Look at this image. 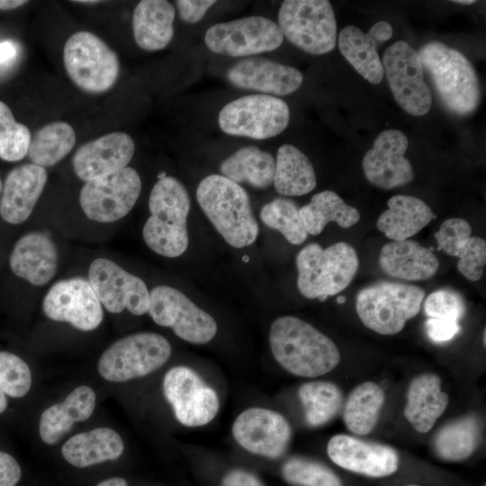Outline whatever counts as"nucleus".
I'll list each match as a JSON object with an SVG mask.
<instances>
[{
	"label": "nucleus",
	"mask_w": 486,
	"mask_h": 486,
	"mask_svg": "<svg viewBox=\"0 0 486 486\" xmlns=\"http://www.w3.org/2000/svg\"><path fill=\"white\" fill-rule=\"evenodd\" d=\"M271 352L290 374L316 378L333 371L340 362L337 345L311 324L294 316L273 321L269 332Z\"/></svg>",
	"instance_id": "f257e3e1"
},
{
	"label": "nucleus",
	"mask_w": 486,
	"mask_h": 486,
	"mask_svg": "<svg viewBox=\"0 0 486 486\" xmlns=\"http://www.w3.org/2000/svg\"><path fill=\"white\" fill-rule=\"evenodd\" d=\"M196 199L202 211L229 245L241 248L256 240L258 223L249 196L240 184L221 175H210L199 183Z\"/></svg>",
	"instance_id": "f03ea898"
},
{
	"label": "nucleus",
	"mask_w": 486,
	"mask_h": 486,
	"mask_svg": "<svg viewBox=\"0 0 486 486\" xmlns=\"http://www.w3.org/2000/svg\"><path fill=\"white\" fill-rule=\"evenodd\" d=\"M150 216L142 235L150 249L166 257L185 252L189 238L187 216L190 197L184 184L173 176H166L154 184L148 198Z\"/></svg>",
	"instance_id": "7ed1b4c3"
},
{
	"label": "nucleus",
	"mask_w": 486,
	"mask_h": 486,
	"mask_svg": "<svg viewBox=\"0 0 486 486\" xmlns=\"http://www.w3.org/2000/svg\"><path fill=\"white\" fill-rule=\"evenodd\" d=\"M418 54L447 110L459 116L475 112L481 90L469 59L456 49L437 40L423 45Z\"/></svg>",
	"instance_id": "20e7f679"
},
{
	"label": "nucleus",
	"mask_w": 486,
	"mask_h": 486,
	"mask_svg": "<svg viewBox=\"0 0 486 486\" xmlns=\"http://www.w3.org/2000/svg\"><path fill=\"white\" fill-rule=\"evenodd\" d=\"M295 263L300 293L320 301L345 290L359 267L357 253L346 242H337L325 248L310 243L297 254Z\"/></svg>",
	"instance_id": "39448f33"
},
{
	"label": "nucleus",
	"mask_w": 486,
	"mask_h": 486,
	"mask_svg": "<svg viewBox=\"0 0 486 486\" xmlns=\"http://www.w3.org/2000/svg\"><path fill=\"white\" fill-rule=\"evenodd\" d=\"M425 294L424 289L414 284L380 281L359 291L356 310L367 328L392 336L419 312Z\"/></svg>",
	"instance_id": "423d86ee"
},
{
	"label": "nucleus",
	"mask_w": 486,
	"mask_h": 486,
	"mask_svg": "<svg viewBox=\"0 0 486 486\" xmlns=\"http://www.w3.org/2000/svg\"><path fill=\"white\" fill-rule=\"evenodd\" d=\"M63 61L71 81L89 94L108 91L120 74V61L116 52L90 32H75L67 40Z\"/></svg>",
	"instance_id": "0eeeda50"
},
{
	"label": "nucleus",
	"mask_w": 486,
	"mask_h": 486,
	"mask_svg": "<svg viewBox=\"0 0 486 486\" xmlns=\"http://www.w3.org/2000/svg\"><path fill=\"white\" fill-rule=\"evenodd\" d=\"M277 24L284 37L307 53L322 55L336 47L337 22L329 1H284Z\"/></svg>",
	"instance_id": "6e6552de"
},
{
	"label": "nucleus",
	"mask_w": 486,
	"mask_h": 486,
	"mask_svg": "<svg viewBox=\"0 0 486 486\" xmlns=\"http://www.w3.org/2000/svg\"><path fill=\"white\" fill-rule=\"evenodd\" d=\"M171 351L168 340L158 333L132 334L117 340L102 354L98 371L109 382H126L160 368Z\"/></svg>",
	"instance_id": "1a4fd4ad"
},
{
	"label": "nucleus",
	"mask_w": 486,
	"mask_h": 486,
	"mask_svg": "<svg viewBox=\"0 0 486 486\" xmlns=\"http://www.w3.org/2000/svg\"><path fill=\"white\" fill-rule=\"evenodd\" d=\"M289 121L287 104L281 98L265 94L237 98L227 104L218 117L223 132L255 140L280 134L287 128Z\"/></svg>",
	"instance_id": "9d476101"
},
{
	"label": "nucleus",
	"mask_w": 486,
	"mask_h": 486,
	"mask_svg": "<svg viewBox=\"0 0 486 486\" xmlns=\"http://www.w3.org/2000/svg\"><path fill=\"white\" fill-rule=\"evenodd\" d=\"M148 312L156 324L171 328L178 338L190 343H208L218 330L208 312L171 286L158 285L149 292Z\"/></svg>",
	"instance_id": "9b49d317"
},
{
	"label": "nucleus",
	"mask_w": 486,
	"mask_h": 486,
	"mask_svg": "<svg viewBox=\"0 0 486 486\" xmlns=\"http://www.w3.org/2000/svg\"><path fill=\"white\" fill-rule=\"evenodd\" d=\"M283 41L284 35L278 24L263 16L216 23L204 35V42L211 51L235 58L273 51Z\"/></svg>",
	"instance_id": "f8f14e48"
},
{
	"label": "nucleus",
	"mask_w": 486,
	"mask_h": 486,
	"mask_svg": "<svg viewBox=\"0 0 486 486\" xmlns=\"http://www.w3.org/2000/svg\"><path fill=\"white\" fill-rule=\"evenodd\" d=\"M140 191L139 173L126 166L86 182L80 191L79 202L88 219L97 222H113L132 210Z\"/></svg>",
	"instance_id": "ddd939ff"
},
{
	"label": "nucleus",
	"mask_w": 486,
	"mask_h": 486,
	"mask_svg": "<svg viewBox=\"0 0 486 486\" xmlns=\"http://www.w3.org/2000/svg\"><path fill=\"white\" fill-rule=\"evenodd\" d=\"M382 65L398 104L414 116L428 113L432 94L424 80V68L418 52L408 42L398 40L385 50Z\"/></svg>",
	"instance_id": "4468645a"
},
{
	"label": "nucleus",
	"mask_w": 486,
	"mask_h": 486,
	"mask_svg": "<svg viewBox=\"0 0 486 486\" xmlns=\"http://www.w3.org/2000/svg\"><path fill=\"white\" fill-rule=\"evenodd\" d=\"M163 392L176 418L185 427L208 424L220 409L216 392L187 366H175L167 371L163 379Z\"/></svg>",
	"instance_id": "2eb2a0df"
},
{
	"label": "nucleus",
	"mask_w": 486,
	"mask_h": 486,
	"mask_svg": "<svg viewBox=\"0 0 486 486\" xmlns=\"http://www.w3.org/2000/svg\"><path fill=\"white\" fill-rule=\"evenodd\" d=\"M88 281L101 304L112 313L127 309L131 314L143 315L149 308V292L138 276L116 263L103 257L89 266Z\"/></svg>",
	"instance_id": "dca6fc26"
},
{
	"label": "nucleus",
	"mask_w": 486,
	"mask_h": 486,
	"mask_svg": "<svg viewBox=\"0 0 486 486\" xmlns=\"http://www.w3.org/2000/svg\"><path fill=\"white\" fill-rule=\"evenodd\" d=\"M45 315L68 322L77 329L90 331L102 322V304L89 281L75 277L54 284L44 297Z\"/></svg>",
	"instance_id": "f3484780"
},
{
	"label": "nucleus",
	"mask_w": 486,
	"mask_h": 486,
	"mask_svg": "<svg viewBox=\"0 0 486 486\" xmlns=\"http://www.w3.org/2000/svg\"><path fill=\"white\" fill-rule=\"evenodd\" d=\"M232 435L247 451L268 458H279L286 451L292 436L288 420L280 413L265 408H249L234 420Z\"/></svg>",
	"instance_id": "a211bd4d"
},
{
	"label": "nucleus",
	"mask_w": 486,
	"mask_h": 486,
	"mask_svg": "<svg viewBox=\"0 0 486 486\" xmlns=\"http://www.w3.org/2000/svg\"><path fill=\"white\" fill-rule=\"evenodd\" d=\"M408 145V138L400 130L391 129L381 132L363 158L366 179L385 190L410 183L414 171L410 161L404 157Z\"/></svg>",
	"instance_id": "6ab92c4d"
},
{
	"label": "nucleus",
	"mask_w": 486,
	"mask_h": 486,
	"mask_svg": "<svg viewBox=\"0 0 486 486\" xmlns=\"http://www.w3.org/2000/svg\"><path fill=\"white\" fill-rule=\"evenodd\" d=\"M327 454L338 466L373 478L390 476L399 467V455L392 447L346 434L329 439Z\"/></svg>",
	"instance_id": "aec40b11"
},
{
	"label": "nucleus",
	"mask_w": 486,
	"mask_h": 486,
	"mask_svg": "<svg viewBox=\"0 0 486 486\" xmlns=\"http://www.w3.org/2000/svg\"><path fill=\"white\" fill-rule=\"evenodd\" d=\"M134 151L135 143L129 134L110 132L79 147L72 165L77 177L88 182L126 167Z\"/></svg>",
	"instance_id": "412c9836"
},
{
	"label": "nucleus",
	"mask_w": 486,
	"mask_h": 486,
	"mask_svg": "<svg viewBox=\"0 0 486 486\" xmlns=\"http://www.w3.org/2000/svg\"><path fill=\"white\" fill-rule=\"evenodd\" d=\"M227 77L238 88L274 96L295 92L303 81V76L297 68L257 57L247 58L235 63L228 70Z\"/></svg>",
	"instance_id": "4be33fe9"
},
{
	"label": "nucleus",
	"mask_w": 486,
	"mask_h": 486,
	"mask_svg": "<svg viewBox=\"0 0 486 486\" xmlns=\"http://www.w3.org/2000/svg\"><path fill=\"white\" fill-rule=\"evenodd\" d=\"M392 36V27L386 21L377 22L366 33L355 25H347L338 34V48L365 80L379 84L384 71L377 49Z\"/></svg>",
	"instance_id": "5701e85b"
},
{
	"label": "nucleus",
	"mask_w": 486,
	"mask_h": 486,
	"mask_svg": "<svg viewBox=\"0 0 486 486\" xmlns=\"http://www.w3.org/2000/svg\"><path fill=\"white\" fill-rule=\"evenodd\" d=\"M44 167L32 163L20 165L5 177L0 198V216L11 224L25 221L32 212L45 184Z\"/></svg>",
	"instance_id": "b1692460"
},
{
	"label": "nucleus",
	"mask_w": 486,
	"mask_h": 486,
	"mask_svg": "<svg viewBox=\"0 0 486 486\" xmlns=\"http://www.w3.org/2000/svg\"><path fill=\"white\" fill-rule=\"evenodd\" d=\"M58 259V249L51 238L47 233L33 231L17 240L9 264L14 274L40 286L54 277Z\"/></svg>",
	"instance_id": "393cba45"
},
{
	"label": "nucleus",
	"mask_w": 486,
	"mask_h": 486,
	"mask_svg": "<svg viewBox=\"0 0 486 486\" xmlns=\"http://www.w3.org/2000/svg\"><path fill=\"white\" fill-rule=\"evenodd\" d=\"M379 265L391 277L424 281L435 275L439 261L431 248L415 240L405 239L385 244L380 251Z\"/></svg>",
	"instance_id": "a878e982"
},
{
	"label": "nucleus",
	"mask_w": 486,
	"mask_h": 486,
	"mask_svg": "<svg viewBox=\"0 0 486 486\" xmlns=\"http://www.w3.org/2000/svg\"><path fill=\"white\" fill-rule=\"evenodd\" d=\"M449 403L447 393L441 388L440 377L432 373L415 376L409 384L403 414L418 433L432 429Z\"/></svg>",
	"instance_id": "bb28decb"
},
{
	"label": "nucleus",
	"mask_w": 486,
	"mask_h": 486,
	"mask_svg": "<svg viewBox=\"0 0 486 486\" xmlns=\"http://www.w3.org/2000/svg\"><path fill=\"white\" fill-rule=\"evenodd\" d=\"M96 396L92 388L82 385L74 389L60 403L46 409L39 424L41 440L56 444L73 427L74 423L87 419L95 407Z\"/></svg>",
	"instance_id": "cd10ccee"
},
{
	"label": "nucleus",
	"mask_w": 486,
	"mask_h": 486,
	"mask_svg": "<svg viewBox=\"0 0 486 486\" xmlns=\"http://www.w3.org/2000/svg\"><path fill=\"white\" fill-rule=\"evenodd\" d=\"M174 5L166 0H142L132 15V31L137 45L147 51L166 48L174 34Z\"/></svg>",
	"instance_id": "c85d7f7f"
},
{
	"label": "nucleus",
	"mask_w": 486,
	"mask_h": 486,
	"mask_svg": "<svg viewBox=\"0 0 486 486\" xmlns=\"http://www.w3.org/2000/svg\"><path fill=\"white\" fill-rule=\"evenodd\" d=\"M388 209L379 216L376 227L389 239H409L425 228L436 216L421 199L397 194L391 197Z\"/></svg>",
	"instance_id": "c756f323"
},
{
	"label": "nucleus",
	"mask_w": 486,
	"mask_h": 486,
	"mask_svg": "<svg viewBox=\"0 0 486 486\" xmlns=\"http://www.w3.org/2000/svg\"><path fill=\"white\" fill-rule=\"evenodd\" d=\"M123 449L124 443L116 431L97 428L68 438L61 447V454L71 465L85 468L115 460Z\"/></svg>",
	"instance_id": "7c9ffc66"
},
{
	"label": "nucleus",
	"mask_w": 486,
	"mask_h": 486,
	"mask_svg": "<svg viewBox=\"0 0 486 486\" xmlns=\"http://www.w3.org/2000/svg\"><path fill=\"white\" fill-rule=\"evenodd\" d=\"M316 184V174L308 157L292 145H282L275 158V191L283 196H302L311 192Z\"/></svg>",
	"instance_id": "2f4dec72"
},
{
	"label": "nucleus",
	"mask_w": 486,
	"mask_h": 486,
	"mask_svg": "<svg viewBox=\"0 0 486 486\" xmlns=\"http://www.w3.org/2000/svg\"><path fill=\"white\" fill-rule=\"evenodd\" d=\"M275 159L257 147L238 149L220 166L221 176L237 183H246L255 188L265 189L274 182Z\"/></svg>",
	"instance_id": "473e14b6"
},
{
	"label": "nucleus",
	"mask_w": 486,
	"mask_h": 486,
	"mask_svg": "<svg viewBox=\"0 0 486 486\" xmlns=\"http://www.w3.org/2000/svg\"><path fill=\"white\" fill-rule=\"evenodd\" d=\"M385 401V392L378 383L366 381L356 385L343 405V421L356 436H367L377 425Z\"/></svg>",
	"instance_id": "72a5a7b5"
},
{
	"label": "nucleus",
	"mask_w": 486,
	"mask_h": 486,
	"mask_svg": "<svg viewBox=\"0 0 486 486\" xmlns=\"http://www.w3.org/2000/svg\"><path fill=\"white\" fill-rule=\"evenodd\" d=\"M300 214L307 233L313 236L320 235L329 222L348 229L360 220L358 210L330 190L314 194L310 202L300 209Z\"/></svg>",
	"instance_id": "f704fd0d"
},
{
	"label": "nucleus",
	"mask_w": 486,
	"mask_h": 486,
	"mask_svg": "<svg viewBox=\"0 0 486 486\" xmlns=\"http://www.w3.org/2000/svg\"><path fill=\"white\" fill-rule=\"evenodd\" d=\"M481 425L475 416L467 415L444 425L436 434L433 447L439 458L460 462L469 458L481 440Z\"/></svg>",
	"instance_id": "c9c22d12"
},
{
	"label": "nucleus",
	"mask_w": 486,
	"mask_h": 486,
	"mask_svg": "<svg viewBox=\"0 0 486 486\" xmlns=\"http://www.w3.org/2000/svg\"><path fill=\"white\" fill-rule=\"evenodd\" d=\"M76 133L65 122H52L40 128L31 138L27 156L32 164L41 167L56 165L76 144Z\"/></svg>",
	"instance_id": "e433bc0d"
},
{
	"label": "nucleus",
	"mask_w": 486,
	"mask_h": 486,
	"mask_svg": "<svg viewBox=\"0 0 486 486\" xmlns=\"http://www.w3.org/2000/svg\"><path fill=\"white\" fill-rule=\"evenodd\" d=\"M307 424L321 427L331 421L342 410L344 397L340 388L328 381L304 382L298 389Z\"/></svg>",
	"instance_id": "4c0bfd02"
},
{
	"label": "nucleus",
	"mask_w": 486,
	"mask_h": 486,
	"mask_svg": "<svg viewBox=\"0 0 486 486\" xmlns=\"http://www.w3.org/2000/svg\"><path fill=\"white\" fill-rule=\"evenodd\" d=\"M260 219L267 227L279 231L291 244L300 245L307 238L300 209L289 199L276 198L266 203L260 211Z\"/></svg>",
	"instance_id": "58836bf2"
},
{
	"label": "nucleus",
	"mask_w": 486,
	"mask_h": 486,
	"mask_svg": "<svg viewBox=\"0 0 486 486\" xmlns=\"http://www.w3.org/2000/svg\"><path fill=\"white\" fill-rule=\"evenodd\" d=\"M31 386L32 373L28 364L16 355L0 351V414L6 410V396L23 397Z\"/></svg>",
	"instance_id": "ea45409f"
},
{
	"label": "nucleus",
	"mask_w": 486,
	"mask_h": 486,
	"mask_svg": "<svg viewBox=\"0 0 486 486\" xmlns=\"http://www.w3.org/2000/svg\"><path fill=\"white\" fill-rule=\"evenodd\" d=\"M31 132L27 126L17 122L11 109L0 101V158L15 162L28 153Z\"/></svg>",
	"instance_id": "a19ab883"
},
{
	"label": "nucleus",
	"mask_w": 486,
	"mask_h": 486,
	"mask_svg": "<svg viewBox=\"0 0 486 486\" xmlns=\"http://www.w3.org/2000/svg\"><path fill=\"white\" fill-rule=\"evenodd\" d=\"M282 475L294 486H343L338 476L326 465L302 457H292L282 467Z\"/></svg>",
	"instance_id": "79ce46f5"
},
{
	"label": "nucleus",
	"mask_w": 486,
	"mask_h": 486,
	"mask_svg": "<svg viewBox=\"0 0 486 486\" xmlns=\"http://www.w3.org/2000/svg\"><path fill=\"white\" fill-rule=\"evenodd\" d=\"M424 311L428 318L458 321L464 316L466 304L463 296L449 288L438 289L425 300Z\"/></svg>",
	"instance_id": "37998d69"
},
{
	"label": "nucleus",
	"mask_w": 486,
	"mask_h": 486,
	"mask_svg": "<svg viewBox=\"0 0 486 486\" xmlns=\"http://www.w3.org/2000/svg\"><path fill=\"white\" fill-rule=\"evenodd\" d=\"M457 257L459 272L470 281L480 280L486 263V241L480 237H470Z\"/></svg>",
	"instance_id": "c03bdc74"
},
{
	"label": "nucleus",
	"mask_w": 486,
	"mask_h": 486,
	"mask_svg": "<svg viewBox=\"0 0 486 486\" xmlns=\"http://www.w3.org/2000/svg\"><path fill=\"white\" fill-rule=\"evenodd\" d=\"M472 234L470 223L461 218H450L442 222L435 233L438 249L451 256H457L459 251Z\"/></svg>",
	"instance_id": "a18cd8bd"
},
{
	"label": "nucleus",
	"mask_w": 486,
	"mask_h": 486,
	"mask_svg": "<svg viewBox=\"0 0 486 486\" xmlns=\"http://www.w3.org/2000/svg\"><path fill=\"white\" fill-rule=\"evenodd\" d=\"M458 321L428 318L425 321L428 337L436 343L447 342L453 339L460 331Z\"/></svg>",
	"instance_id": "49530a36"
},
{
	"label": "nucleus",
	"mask_w": 486,
	"mask_h": 486,
	"mask_svg": "<svg viewBox=\"0 0 486 486\" xmlns=\"http://www.w3.org/2000/svg\"><path fill=\"white\" fill-rule=\"evenodd\" d=\"M181 19L188 23L200 22L208 9L216 4L213 0H178L176 1Z\"/></svg>",
	"instance_id": "de8ad7c7"
},
{
	"label": "nucleus",
	"mask_w": 486,
	"mask_h": 486,
	"mask_svg": "<svg viewBox=\"0 0 486 486\" xmlns=\"http://www.w3.org/2000/svg\"><path fill=\"white\" fill-rule=\"evenodd\" d=\"M21 474L17 461L11 454L0 451V486H14Z\"/></svg>",
	"instance_id": "09e8293b"
},
{
	"label": "nucleus",
	"mask_w": 486,
	"mask_h": 486,
	"mask_svg": "<svg viewBox=\"0 0 486 486\" xmlns=\"http://www.w3.org/2000/svg\"><path fill=\"white\" fill-rule=\"evenodd\" d=\"M220 486H266L255 474L236 469L228 472L222 479Z\"/></svg>",
	"instance_id": "8fccbe9b"
},
{
	"label": "nucleus",
	"mask_w": 486,
	"mask_h": 486,
	"mask_svg": "<svg viewBox=\"0 0 486 486\" xmlns=\"http://www.w3.org/2000/svg\"><path fill=\"white\" fill-rule=\"evenodd\" d=\"M17 47L11 40L0 42V65L5 64L15 58Z\"/></svg>",
	"instance_id": "3c124183"
},
{
	"label": "nucleus",
	"mask_w": 486,
	"mask_h": 486,
	"mask_svg": "<svg viewBox=\"0 0 486 486\" xmlns=\"http://www.w3.org/2000/svg\"><path fill=\"white\" fill-rule=\"evenodd\" d=\"M24 0H0V10H12L25 4Z\"/></svg>",
	"instance_id": "603ef678"
},
{
	"label": "nucleus",
	"mask_w": 486,
	"mask_h": 486,
	"mask_svg": "<svg viewBox=\"0 0 486 486\" xmlns=\"http://www.w3.org/2000/svg\"><path fill=\"white\" fill-rule=\"evenodd\" d=\"M96 486H128V483L122 477H112L100 482Z\"/></svg>",
	"instance_id": "864d4df0"
},
{
	"label": "nucleus",
	"mask_w": 486,
	"mask_h": 486,
	"mask_svg": "<svg viewBox=\"0 0 486 486\" xmlns=\"http://www.w3.org/2000/svg\"><path fill=\"white\" fill-rule=\"evenodd\" d=\"M453 2L460 4H472L475 3L474 0H457Z\"/></svg>",
	"instance_id": "5fc2aeb1"
},
{
	"label": "nucleus",
	"mask_w": 486,
	"mask_h": 486,
	"mask_svg": "<svg viewBox=\"0 0 486 486\" xmlns=\"http://www.w3.org/2000/svg\"><path fill=\"white\" fill-rule=\"evenodd\" d=\"M75 3H81V4H98L99 1H74Z\"/></svg>",
	"instance_id": "6e6d98bb"
},
{
	"label": "nucleus",
	"mask_w": 486,
	"mask_h": 486,
	"mask_svg": "<svg viewBox=\"0 0 486 486\" xmlns=\"http://www.w3.org/2000/svg\"><path fill=\"white\" fill-rule=\"evenodd\" d=\"M346 297L345 296H338V298L337 299V302L338 303H344L346 302Z\"/></svg>",
	"instance_id": "4d7b16f0"
},
{
	"label": "nucleus",
	"mask_w": 486,
	"mask_h": 486,
	"mask_svg": "<svg viewBox=\"0 0 486 486\" xmlns=\"http://www.w3.org/2000/svg\"><path fill=\"white\" fill-rule=\"evenodd\" d=\"M166 174L165 171H161V172H159L158 175V179H162V178H164V177H166Z\"/></svg>",
	"instance_id": "13d9d810"
},
{
	"label": "nucleus",
	"mask_w": 486,
	"mask_h": 486,
	"mask_svg": "<svg viewBox=\"0 0 486 486\" xmlns=\"http://www.w3.org/2000/svg\"><path fill=\"white\" fill-rule=\"evenodd\" d=\"M486 334V329L484 328L483 329V334H482V343H483V346H485V344H486V341H485V335Z\"/></svg>",
	"instance_id": "bf43d9fd"
},
{
	"label": "nucleus",
	"mask_w": 486,
	"mask_h": 486,
	"mask_svg": "<svg viewBox=\"0 0 486 486\" xmlns=\"http://www.w3.org/2000/svg\"><path fill=\"white\" fill-rule=\"evenodd\" d=\"M2 188H3V183H2V180H1V177H0V194L2 192Z\"/></svg>",
	"instance_id": "052dcab7"
},
{
	"label": "nucleus",
	"mask_w": 486,
	"mask_h": 486,
	"mask_svg": "<svg viewBox=\"0 0 486 486\" xmlns=\"http://www.w3.org/2000/svg\"><path fill=\"white\" fill-rule=\"evenodd\" d=\"M242 259H243L244 261H246V262L249 260V258H248V256H243V258H242Z\"/></svg>",
	"instance_id": "680f3d73"
},
{
	"label": "nucleus",
	"mask_w": 486,
	"mask_h": 486,
	"mask_svg": "<svg viewBox=\"0 0 486 486\" xmlns=\"http://www.w3.org/2000/svg\"><path fill=\"white\" fill-rule=\"evenodd\" d=\"M404 486H420L418 484H407V485H404Z\"/></svg>",
	"instance_id": "e2e57ef3"
}]
</instances>
